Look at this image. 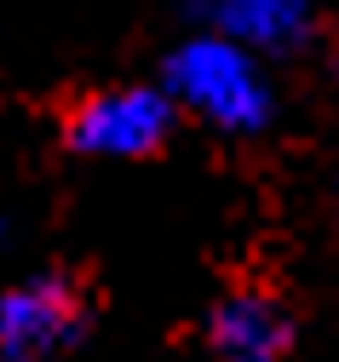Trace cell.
I'll list each match as a JSON object with an SVG mask.
<instances>
[{
  "mask_svg": "<svg viewBox=\"0 0 339 362\" xmlns=\"http://www.w3.org/2000/svg\"><path fill=\"white\" fill-rule=\"evenodd\" d=\"M86 328V288L64 270L0 293V362H40Z\"/></svg>",
  "mask_w": 339,
  "mask_h": 362,
  "instance_id": "obj_3",
  "label": "cell"
},
{
  "mask_svg": "<svg viewBox=\"0 0 339 362\" xmlns=\"http://www.w3.org/2000/svg\"><path fill=\"white\" fill-rule=\"evenodd\" d=\"M173 139V104L156 86H98L64 110V144L81 156H156Z\"/></svg>",
  "mask_w": 339,
  "mask_h": 362,
  "instance_id": "obj_2",
  "label": "cell"
},
{
  "mask_svg": "<svg viewBox=\"0 0 339 362\" xmlns=\"http://www.w3.org/2000/svg\"><path fill=\"white\" fill-rule=\"evenodd\" d=\"M213 12L230 35H248V40H265V47H287L299 40L311 6L305 0H213Z\"/></svg>",
  "mask_w": 339,
  "mask_h": 362,
  "instance_id": "obj_5",
  "label": "cell"
},
{
  "mask_svg": "<svg viewBox=\"0 0 339 362\" xmlns=\"http://www.w3.org/2000/svg\"><path fill=\"white\" fill-rule=\"evenodd\" d=\"M167 81L190 110L207 115L224 132H253L270 115V93H265L259 69L230 40H190V47H178L167 58Z\"/></svg>",
  "mask_w": 339,
  "mask_h": 362,
  "instance_id": "obj_1",
  "label": "cell"
},
{
  "mask_svg": "<svg viewBox=\"0 0 339 362\" xmlns=\"http://www.w3.org/2000/svg\"><path fill=\"white\" fill-rule=\"evenodd\" d=\"M207 345L219 362H282L294 345V310L270 282H236L207 316Z\"/></svg>",
  "mask_w": 339,
  "mask_h": 362,
  "instance_id": "obj_4",
  "label": "cell"
}]
</instances>
